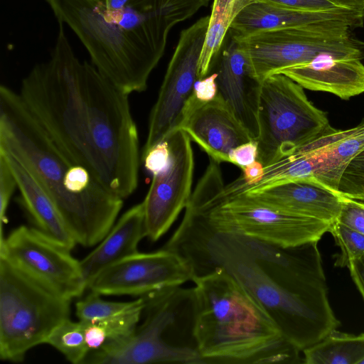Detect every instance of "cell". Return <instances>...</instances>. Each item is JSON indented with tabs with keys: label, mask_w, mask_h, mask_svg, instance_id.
Here are the masks:
<instances>
[{
	"label": "cell",
	"mask_w": 364,
	"mask_h": 364,
	"mask_svg": "<svg viewBox=\"0 0 364 364\" xmlns=\"http://www.w3.org/2000/svg\"><path fill=\"white\" fill-rule=\"evenodd\" d=\"M0 152L20 162L55 203L68 231L85 247L97 245L115 223L123 200L58 147L18 92L0 87Z\"/></svg>",
	"instance_id": "1"
},
{
	"label": "cell",
	"mask_w": 364,
	"mask_h": 364,
	"mask_svg": "<svg viewBox=\"0 0 364 364\" xmlns=\"http://www.w3.org/2000/svg\"><path fill=\"white\" fill-rule=\"evenodd\" d=\"M193 282V337L204 364L304 363L301 350L226 271L220 269Z\"/></svg>",
	"instance_id": "2"
},
{
	"label": "cell",
	"mask_w": 364,
	"mask_h": 364,
	"mask_svg": "<svg viewBox=\"0 0 364 364\" xmlns=\"http://www.w3.org/2000/svg\"><path fill=\"white\" fill-rule=\"evenodd\" d=\"M193 268L198 277L220 269L226 271L300 350L319 342L340 326L331 308L320 306L275 282L238 247L228 232L207 230L195 246Z\"/></svg>",
	"instance_id": "3"
},
{
	"label": "cell",
	"mask_w": 364,
	"mask_h": 364,
	"mask_svg": "<svg viewBox=\"0 0 364 364\" xmlns=\"http://www.w3.org/2000/svg\"><path fill=\"white\" fill-rule=\"evenodd\" d=\"M58 23L50 59L31 69L18 93L63 153L95 177L88 137L85 63L76 57L63 24Z\"/></svg>",
	"instance_id": "4"
},
{
	"label": "cell",
	"mask_w": 364,
	"mask_h": 364,
	"mask_svg": "<svg viewBox=\"0 0 364 364\" xmlns=\"http://www.w3.org/2000/svg\"><path fill=\"white\" fill-rule=\"evenodd\" d=\"M85 62L88 137L96 178L124 199L138 186L139 143L129 95Z\"/></svg>",
	"instance_id": "5"
},
{
	"label": "cell",
	"mask_w": 364,
	"mask_h": 364,
	"mask_svg": "<svg viewBox=\"0 0 364 364\" xmlns=\"http://www.w3.org/2000/svg\"><path fill=\"white\" fill-rule=\"evenodd\" d=\"M58 23L68 25L87 49L92 64L120 91L147 87L159 61L129 33L107 21L96 0H45Z\"/></svg>",
	"instance_id": "6"
},
{
	"label": "cell",
	"mask_w": 364,
	"mask_h": 364,
	"mask_svg": "<svg viewBox=\"0 0 364 364\" xmlns=\"http://www.w3.org/2000/svg\"><path fill=\"white\" fill-rule=\"evenodd\" d=\"M65 298L0 257V358L21 362L69 318Z\"/></svg>",
	"instance_id": "7"
},
{
	"label": "cell",
	"mask_w": 364,
	"mask_h": 364,
	"mask_svg": "<svg viewBox=\"0 0 364 364\" xmlns=\"http://www.w3.org/2000/svg\"><path fill=\"white\" fill-rule=\"evenodd\" d=\"M141 297L143 323L128 338L90 352L85 363L204 364L196 348L174 346L168 336L177 324L194 318L193 288L173 287Z\"/></svg>",
	"instance_id": "8"
},
{
	"label": "cell",
	"mask_w": 364,
	"mask_h": 364,
	"mask_svg": "<svg viewBox=\"0 0 364 364\" xmlns=\"http://www.w3.org/2000/svg\"><path fill=\"white\" fill-rule=\"evenodd\" d=\"M258 157L264 166L292 154L333 127L302 87L282 73L262 82L258 108Z\"/></svg>",
	"instance_id": "9"
},
{
	"label": "cell",
	"mask_w": 364,
	"mask_h": 364,
	"mask_svg": "<svg viewBox=\"0 0 364 364\" xmlns=\"http://www.w3.org/2000/svg\"><path fill=\"white\" fill-rule=\"evenodd\" d=\"M343 27H295L232 36L247 58L251 73L259 81L323 54L342 59L364 58V41Z\"/></svg>",
	"instance_id": "10"
},
{
	"label": "cell",
	"mask_w": 364,
	"mask_h": 364,
	"mask_svg": "<svg viewBox=\"0 0 364 364\" xmlns=\"http://www.w3.org/2000/svg\"><path fill=\"white\" fill-rule=\"evenodd\" d=\"M364 149V119L346 129L334 127L274 163L264 166L257 182L236 187L239 194L256 193L295 180H309L338 193L341 176L350 161Z\"/></svg>",
	"instance_id": "11"
},
{
	"label": "cell",
	"mask_w": 364,
	"mask_h": 364,
	"mask_svg": "<svg viewBox=\"0 0 364 364\" xmlns=\"http://www.w3.org/2000/svg\"><path fill=\"white\" fill-rule=\"evenodd\" d=\"M191 205L204 212L218 230L245 235L282 248L318 242L331 226V223L289 213L245 194L208 208Z\"/></svg>",
	"instance_id": "12"
},
{
	"label": "cell",
	"mask_w": 364,
	"mask_h": 364,
	"mask_svg": "<svg viewBox=\"0 0 364 364\" xmlns=\"http://www.w3.org/2000/svg\"><path fill=\"white\" fill-rule=\"evenodd\" d=\"M210 16L183 29L168 65L159 95L149 114L143 152L178 129L183 112L198 79V66Z\"/></svg>",
	"instance_id": "13"
},
{
	"label": "cell",
	"mask_w": 364,
	"mask_h": 364,
	"mask_svg": "<svg viewBox=\"0 0 364 364\" xmlns=\"http://www.w3.org/2000/svg\"><path fill=\"white\" fill-rule=\"evenodd\" d=\"M70 249L36 228L21 225L0 240V257L58 294L72 300L87 289L80 261Z\"/></svg>",
	"instance_id": "14"
},
{
	"label": "cell",
	"mask_w": 364,
	"mask_h": 364,
	"mask_svg": "<svg viewBox=\"0 0 364 364\" xmlns=\"http://www.w3.org/2000/svg\"><path fill=\"white\" fill-rule=\"evenodd\" d=\"M170 149L166 166L152 175L144 200L146 237L155 242L163 236L187 206L191 195L194 155L191 140L182 129L166 138Z\"/></svg>",
	"instance_id": "15"
},
{
	"label": "cell",
	"mask_w": 364,
	"mask_h": 364,
	"mask_svg": "<svg viewBox=\"0 0 364 364\" xmlns=\"http://www.w3.org/2000/svg\"><path fill=\"white\" fill-rule=\"evenodd\" d=\"M188 263L176 252L162 248L137 252L109 266L96 276L87 289L101 295L141 297L193 281Z\"/></svg>",
	"instance_id": "16"
},
{
	"label": "cell",
	"mask_w": 364,
	"mask_h": 364,
	"mask_svg": "<svg viewBox=\"0 0 364 364\" xmlns=\"http://www.w3.org/2000/svg\"><path fill=\"white\" fill-rule=\"evenodd\" d=\"M209 1L129 0L119 11L100 6L107 21L120 26L160 61L171 30L207 6Z\"/></svg>",
	"instance_id": "17"
},
{
	"label": "cell",
	"mask_w": 364,
	"mask_h": 364,
	"mask_svg": "<svg viewBox=\"0 0 364 364\" xmlns=\"http://www.w3.org/2000/svg\"><path fill=\"white\" fill-rule=\"evenodd\" d=\"M364 11L340 8L308 11L287 9L255 1L236 16L230 31L232 36H247L257 32L295 27L363 26Z\"/></svg>",
	"instance_id": "18"
},
{
	"label": "cell",
	"mask_w": 364,
	"mask_h": 364,
	"mask_svg": "<svg viewBox=\"0 0 364 364\" xmlns=\"http://www.w3.org/2000/svg\"><path fill=\"white\" fill-rule=\"evenodd\" d=\"M218 95L253 140L259 136L258 108L262 82L252 75L246 55L231 36L217 62Z\"/></svg>",
	"instance_id": "19"
},
{
	"label": "cell",
	"mask_w": 364,
	"mask_h": 364,
	"mask_svg": "<svg viewBox=\"0 0 364 364\" xmlns=\"http://www.w3.org/2000/svg\"><path fill=\"white\" fill-rule=\"evenodd\" d=\"M178 129L184 131L209 158L220 164L228 162L232 149L252 140L218 95L212 101L196 107Z\"/></svg>",
	"instance_id": "20"
},
{
	"label": "cell",
	"mask_w": 364,
	"mask_h": 364,
	"mask_svg": "<svg viewBox=\"0 0 364 364\" xmlns=\"http://www.w3.org/2000/svg\"><path fill=\"white\" fill-rule=\"evenodd\" d=\"M323 54L314 60L282 70L302 87L329 92L348 100L364 92V64Z\"/></svg>",
	"instance_id": "21"
},
{
	"label": "cell",
	"mask_w": 364,
	"mask_h": 364,
	"mask_svg": "<svg viewBox=\"0 0 364 364\" xmlns=\"http://www.w3.org/2000/svg\"><path fill=\"white\" fill-rule=\"evenodd\" d=\"M245 195L289 213L328 223L336 220L342 204L341 195L309 180L291 181Z\"/></svg>",
	"instance_id": "22"
},
{
	"label": "cell",
	"mask_w": 364,
	"mask_h": 364,
	"mask_svg": "<svg viewBox=\"0 0 364 364\" xmlns=\"http://www.w3.org/2000/svg\"><path fill=\"white\" fill-rule=\"evenodd\" d=\"M146 237L143 202L127 210L97 245L80 261L87 285L101 272L138 252L140 241Z\"/></svg>",
	"instance_id": "23"
},
{
	"label": "cell",
	"mask_w": 364,
	"mask_h": 364,
	"mask_svg": "<svg viewBox=\"0 0 364 364\" xmlns=\"http://www.w3.org/2000/svg\"><path fill=\"white\" fill-rule=\"evenodd\" d=\"M6 159L17 183L22 205L34 228L56 242L72 250L76 242L66 228L55 203L33 175L16 159L0 152Z\"/></svg>",
	"instance_id": "24"
},
{
	"label": "cell",
	"mask_w": 364,
	"mask_h": 364,
	"mask_svg": "<svg viewBox=\"0 0 364 364\" xmlns=\"http://www.w3.org/2000/svg\"><path fill=\"white\" fill-rule=\"evenodd\" d=\"M256 0H213L205 39L198 66V79L208 76L216 65L225 36L235 18Z\"/></svg>",
	"instance_id": "25"
},
{
	"label": "cell",
	"mask_w": 364,
	"mask_h": 364,
	"mask_svg": "<svg viewBox=\"0 0 364 364\" xmlns=\"http://www.w3.org/2000/svg\"><path fill=\"white\" fill-rule=\"evenodd\" d=\"M303 352L306 364H360L364 359V333L355 336L336 329Z\"/></svg>",
	"instance_id": "26"
},
{
	"label": "cell",
	"mask_w": 364,
	"mask_h": 364,
	"mask_svg": "<svg viewBox=\"0 0 364 364\" xmlns=\"http://www.w3.org/2000/svg\"><path fill=\"white\" fill-rule=\"evenodd\" d=\"M144 308V299L140 297L136 305L123 313L97 322H82L90 351L97 350L107 343L120 341L130 336L138 326Z\"/></svg>",
	"instance_id": "27"
},
{
	"label": "cell",
	"mask_w": 364,
	"mask_h": 364,
	"mask_svg": "<svg viewBox=\"0 0 364 364\" xmlns=\"http://www.w3.org/2000/svg\"><path fill=\"white\" fill-rule=\"evenodd\" d=\"M46 343L53 346L74 364H84L90 353L84 323L65 319L58 324L48 336Z\"/></svg>",
	"instance_id": "28"
},
{
	"label": "cell",
	"mask_w": 364,
	"mask_h": 364,
	"mask_svg": "<svg viewBox=\"0 0 364 364\" xmlns=\"http://www.w3.org/2000/svg\"><path fill=\"white\" fill-rule=\"evenodd\" d=\"M101 294L90 291L82 299L76 303V315L83 323L100 321L134 307L139 301L140 297L132 301L117 302L104 300Z\"/></svg>",
	"instance_id": "29"
},
{
	"label": "cell",
	"mask_w": 364,
	"mask_h": 364,
	"mask_svg": "<svg viewBox=\"0 0 364 364\" xmlns=\"http://www.w3.org/2000/svg\"><path fill=\"white\" fill-rule=\"evenodd\" d=\"M329 232L341 250L335 257L336 267H348L351 261L364 255V235L338 220L331 223Z\"/></svg>",
	"instance_id": "30"
},
{
	"label": "cell",
	"mask_w": 364,
	"mask_h": 364,
	"mask_svg": "<svg viewBox=\"0 0 364 364\" xmlns=\"http://www.w3.org/2000/svg\"><path fill=\"white\" fill-rule=\"evenodd\" d=\"M338 193L364 202V149L347 166L340 181Z\"/></svg>",
	"instance_id": "31"
},
{
	"label": "cell",
	"mask_w": 364,
	"mask_h": 364,
	"mask_svg": "<svg viewBox=\"0 0 364 364\" xmlns=\"http://www.w3.org/2000/svg\"><path fill=\"white\" fill-rule=\"evenodd\" d=\"M16 188L17 183L13 171L5 157L0 154V240L4 238L3 225L7 223V210Z\"/></svg>",
	"instance_id": "32"
},
{
	"label": "cell",
	"mask_w": 364,
	"mask_h": 364,
	"mask_svg": "<svg viewBox=\"0 0 364 364\" xmlns=\"http://www.w3.org/2000/svg\"><path fill=\"white\" fill-rule=\"evenodd\" d=\"M217 73L197 79L193 87L191 97L186 103L183 114L188 115L196 107L200 105L207 103L214 100L218 95L216 83Z\"/></svg>",
	"instance_id": "33"
},
{
	"label": "cell",
	"mask_w": 364,
	"mask_h": 364,
	"mask_svg": "<svg viewBox=\"0 0 364 364\" xmlns=\"http://www.w3.org/2000/svg\"><path fill=\"white\" fill-rule=\"evenodd\" d=\"M336 220L364 235V202L342 196Z\"/></svg>",
	"instance_id": "34"
},
{
	"label": "cell",
	"mask_w": 364,
	"mask_h": 364,
	"mask_svg": "<svg viewBox=\"0 0 364 364\" xmlns=\"http://www.w3.org/2000/svg\"><path fill=\"white\" fill-rule=\"evenodd\" d=\"M290 9L316 11L350 8L336 0H256ZM353 9V8H352Z\"/></svg>",
	"instance_id": "35"
},
{
	"label": "cell",
	"mask_w": 364,
	"mask_h": 364,
	"mask_svg": "<svg viewBox=\"0 0 364 364\" xmlns=\"http://www.w3.org/2000/svg\"><path fill=\"white\" fill-rule=\"evenodd\" d=\"M170 149L166 139L142 152L141 159L145 168L151 175L166 166L169 161Z\"/></svg>",
	"instance_id": "36"
},
{
	"label": "cell",
	"mask_w": 364,
	"mask_h": 364,
	"mask_svg": "<svg viewBox=\"0 0 364 364\" xmlns=\"http://www.w3.org/2000/svg\"><path fill=\"white\" fill-rule=\"evenodd\" d=\"M258 143L257 140H250L232 149L228 156V163L233 164L242 170L257 160Z\"/></svg>",
	"instance_id": "37"
},
{
	"label": "cell",
	"mask_w": 364,
	"mask_h": 364,
	"mask_svg": "<svg viewBox=\"0 0 364 364\" xmlns=\"http://www.w3.org/2000/svg\"><path fill=\"white\" fill-rule=\"evenodd\" d=\"M348 268L353 282L364 300V255L351 261Z\"/></svg>",
	"instance_id": "38"
},
{
	"label": "cell",
	"mask_w": 364,
	"mask_h": 364,
	"mask_svg": "<svg viewBox=\"0 0 364 364\" xmlns=\"http://www.w3.org/2000/svg\"><path fill=\"white\" fill-rule=\"evenodd\" d=\"M100 6L107 11H119L123 9L129 0H96Z\"/></svg>",
	"instance_id": "39"
},
{
	"label": "cell",
	"mask_w": 364,
	"mask_h": 364,
	"mask_svg": "<svg viewBox=\"0 0 364 364\" xmlns=\"http://www.w3.org/2000/svg\"><path fill=\"white\" fill-rule=\"evenodd\" d=\"M348 7L364 11V0H336Z\"/></svg>",
	"instance_id": "40"
},
{
	"label": "cell",
	"mask_w": 364,
	"mask_h": 364,
	"mask_svg": "<svg viewBox=\"0 0 364 364\" xmlns=\"http://www.w3.org/2000/svg\"><path fill=\"white\" fill-rule=\"evenodd\" d=\"M360 364H364V359L360 362Z\"/></svg>",
	"instance_id": "41"
}]
</instances>
